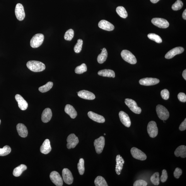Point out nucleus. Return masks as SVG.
Listing matches in <instances>:
<instances>
[{
  "label": "nucleus",
  "instance_id": "1",
  "mask_svg": "<svg viewBox=\"0 0 186 186\" xmlns=\"http://www.w3.org/2000/svg\"><path fill=\"white\" fill-rule=\"evenodd\" d=\"M26 65L29 69L34 72L42 71L46 68L45 65L43 63L35 60L28 61Z\"/></svg>",
  "mask_w": 186,
  "mask_h": 186
},
{
  "label": "nucleus",
  "instance_id": "2",
  "mask_svg": "<svg viewBox=\"0 0 186 186\" xmlns=\"http://www.w3.org/2000/svg\"><path fill=\"white\" fill-rule=\"evenodd\" d=\"M156 112L158 117L162 120H167L169 117V113L164 106L159 105L156 107Z\"/></svg>",
  "mask_w": 186,
  "mask_h": 186
},
{
  "label": "nucleus",
  "instance_id": "3",
  "mask_svg": "<svg viewBox=\"0 0 186 186\" xmlns=\"http://www.w3.org/2000/svg\"><path fill=\"white\" fill-rule=\"evenodd\" d=\"M121 55L123 59L129 63L133 65L137 63V60L136 57L129 50H122Z\"/></svg>",
  "mask_w": 186,
  "mask_h": 186
},
{
  "label": "nucleus",
  "instance_id": "4",
  "mask_svg": "<svg viewBox=\"0 0 186 186\" xmlns=\"http://www.w3.org/2000/svg\"><path fill=\"white\" fill-rule=\"evenodd\" d=\"M44 36L42 34H36L31 39L30 44L33 48H37L42 45L44 40Z\"/></svg>",
  "mask_w": 186,
  "mask_h": 186
},
{
  "label": "nucleus",
  "instance_id": "5",
  "mask_svg": "<svg viewBox=\"0 0 186 186\" xmlns=\"http://www.w3.org/2000/svg\"><path fill=\"white\" fill-rule=\"evenodd\" d=\"M125 103L133 112L137 114H140L141 108L138 107L136 101L132 99L127 98L125 100Z\"/></svg>",
  "mask_w": 186,
  "mask_h": 186
},
{
  "label": "nucleus",
  "instance_id": "6",
  "mask_svg": "<svg viewBox=\"0 0 186 186\" xmlns=\"http://www.w3.org/2000/svg\"><path fill=\"white\" fill-rule=\"evenodd\" d=\"M147 131L150 137L152 138H154L157 136L158 129L155 121H151L149 123L147 126Z\"/></svg>",
  "mask_w": 186,
  "mask_h": 186
},
{
  "label": "nucleus",
  "instance_id": "7",
  "mask_svg": "<svg viewBox=\"0 0 186 186\" xmlns=\"http://www.w3.org/2000/svg\"><path fill=\"white\" fill-rule=\"evenodd\" d=\"M96 153L100 154L102 153L105 145V139L103 136H101L95 140L94 142Z\"/></svg>",
  "mask_w": 186,
  "mask_h": 186
},
{
  "label": "nucleus",
  "instance_id": "8",
  "mask_svg": "<svg viewBox=\"0 0 186 186\" xmlns=\"http://www.w3.org/2000/svg\"><path fill=\"white\" fill-rule=\"evenodd\" d=\"M131 153L132 156L137 160L144 161L147 159V156L143 152L135 147L131 148Z\"/></svg>",
  "mask_w": 186,
  "mask_h": 186
},
{
  "label": "nucleus",
  "instance_id": "9",
  "mask_svg": "<svg viewBox=\"0 0 186 186\" xmlns=\"http://www.w3.org/2000/svg\"><path fill=\"white\" fill-rule=\"evenodd\" d=\"M67 148L68 149L74 148L79 142L78 137L74 134H70L68 137L67 140Z\"/></svg>",
  "mask_w": 186,
  "mask_h": 186
},
{
  "label": "nucleus",
  "instance_id": "10",
  "mask_svg": "<svg viewBox=\"0 0 186 186\" xmlns=\"http://www.w3.org/2000/svg\"><path fill=\"white\" fill-rule=\"evenodd\" d=\"M50 178L51 180L57 186H62L63 184V180L61 176L57 171H53L50 173Z\"/></svg>",
  "mask_w": 186,
  "mask_h": 186
},
{
  "label": "nucleus",
  "instance_id": "11",
  "mask_svg": "<svg viewBox=\"0 0 186 186\" xmlns=\"http://www.w3.org/2000/svg\"><path fill=\"white\" fill-rule=\"evenodd\" d=\"M151 22L154 25L161 28H166L169 26L168 21L163 18H153L152 19Z\"/></svg>",
  "mask_w": 186,
  "mask_h": 186
},
{
  "label": "nucleus",
  "instance_id": "12",
  "mask_svg": "<svg viewBox=\"0 0 186 186\" xmlns=\"http://www.w3.org/2000/svg\"><path fill=\"white\" fill-rule=\"evenodd\" d=\"M63 180L67 184L70 185L73 182L74 178L71 171L68 169L65 168L62 171Z\"/></svg>",
  "mask_w": 186,
  "mask_h": 186
},
{
  "label": "nucleus",
  "instance_id": "13",
  "mask_svg": "<svg viewBox=\"0 0 186 186\" xmlns=\"http://www.w3.org/2000/svg\"><path fill=\"white\" fill-rule=\"evenodd\" d=\"M15 14L17 19L19 21H22L25 18V14L24 7L21 4L16 5L15 9Z\"/></svg>",
  "mask_w": 186,
  "mask_h": 186
},
{
  "label": "nucleus",
  "instance_id": "14",
  "mask_svg": "<svg viewBox=\"0 0 186 186\" xmlns=\"http://www.w3.org/2000/svg\"><path fill=\"white\" fill-rule=\"evenodd\" d=\"M184 48L182 47H178L174 48L166 53L165 57L167 59L172 58L176 55L181 54L184 52Z\"/></svg>",
  "mask_w": 186,
  "mask_h": 186
},
{
  "label": "nucleus",
  "instance_id": "15",
  "mask_svg": "<svg viewBox=\"0 0 186 186\" xmlns=\"http://www.w3.org/2000/svg\"><path fill=\"white\" fill-rule=\"evenodd\" d=\"M160 82L158 79L152 78H146L142 79L139 81L141 85L145 86H150L156 85Z\"/></svg>",
  "mask_w": 186,
  "mask_h": 186
},
{
  "label": "nucleus",
  "instance_id": "16",
  "mask_svg": "<svg viewBox=\"0 0 186 186\" xmlns=\"http://www.w3.org/2000/svg\"><path fill=\"white\" fill-rule=\"evenodd\" d=\"M119 117L121 121L125 126L129 128L131 126V120L127 113L123 111H121L119 113Z\"/></svg>",
  "mask_w": 186,
  "mask_h": 186
},
{
  "label": "nucleus",
  "instance_id": "17",
  "mask_svg": "<svg viewBox=\"0 0 186 186\" xmlns=\"http://www.w3.org/2000/svg\"><path fill=\"white\" fill-rule=\"evenodd\" d=\"M78 95L79 97L88 100H93L96 98L93 93L86 90L79 91L78 93Z\"/></svg>",
  "mask_w": 186,
  "mask_h": 186
},
{
  "label": "nucleus",
  "instance_id": "18",
  "mask_svg": "<svg viewBox=\"0 0 186 186\" xmlns=\"http://www.w3.org/2000/svg\"><path fill=\"white\" fill-rule=\"evenodd\" d=\"M15 98L18 102V107L21 110H25L27 109L28 103L22 96L19 94H17L15 96Z\"/></svg>",
  "mask_w": 186,
  "mask_h": 186
},
{
  "label": "nucleus",
  "instance_id": "19",
  "mask_svg": "<svg viewBox=\"0 0 186 186\" xmlns=\"http://www.w3.org/2000/svg\"><path fill=\"white\" fill-rule=\"evenodd\" d=\"M99 27L103 30L111 31L114 30L115 27L109 22L105 20H101L98 24Z\"/></svg>",
  "mask_w": 186,
  "mask_h": 186
},
{
  "label": "nucleus",
  "instance_id": "20",
  "mask_svg": "<svg viewBox=\"0 0 186 186\" xmlns=\"http://www.w3.org/2000/svg\"><path fill=\"white\" fill-rule=\"evenodd\" d=\"M116 165L115 166V172L118 175H120L125 163L124 159L120 155H118L116 159Z\"/></svg>",
  "mask_w": 186,
  "mask_h": 186
},
{
  "label": "nucleus",
  "instance_id": "21",
  "mask_svg": "<svg viewBox=\"0 0 186 186\" xmlns=\"http://www.w3.org/2000/svg\"><path fill=\"white\" fill-rule=\"evenodd\" d=\"M51 150L52 148L49 140L48 139H46L40 147L41 153L43 154H47L49 153Z\"/></svg>",
  "mask_w": 186,
  "mask_h": 186
},
{
  "label": "nucleus",
  "instance_id": "22",
  "mask_svg": "<svg viewBox=\"0 0 186 186\" xmlns=\"http://www.w3.org/2000/svg\"><path fill=\"white\" fill-rule=\"evenodd\" d=\"M88 117L94 121L99 123H103L105 121L104 117L102 115H99L92 112H89L88 113Z\"/></svg>",
  "mask_w": 186,
  "mask_h": 186
},
{
  "label": "nucleus",
  "instance_id": "23",
  "mask_svg": "<svg viewBox=\"0 0 186 186\" xmlns=\"http://www.w3.org/2000/svg\"><path fill=\"white\" fill-rule=\"evenodd\" d=\"M52 117V113L51 110L49 108H47L43 110L42 115V121L44 123L49 122Z\"/></svg>",
  "mask_w": 186,
  "mask_h": 186
},
{
  "label": "nucleus",
  "instance_id": "24",
  "mask_svg": "<svg viewBox=\"0 0 186 186\" xmlns=\"http://www.w3.org/2000/svg\"><path fill=\"white\" fill-rule=\"evenodd\" d=\"M16 128L19 136L22 137H26L27 136L28 131L25 125L19 124L17 125Z\"/></svg>",
  "mask_w": 186,
  "mask_h": 186
},
{
  "label": "nucleus",
  "instance_id": "25",
  "mask_svg": "<svg viewBox=\"0 0 186 186\" xmlns=\"http://www.w3.org/2000/svg\"><path fill=\"white\" fill-rule=\"evenodd\" d=\"M65 111L72 119H75L77 116V113L76 110L73 106L71 105H66L65 107Z\"/></svg>",
  "mask_w": 186,
  "mask_h": 186
},
{
  "label": "nucleus",
  "instance_id": "26",
  "mask_svg": "<svg viewBox=\"0 0 186 186\" xmlns=\"http://www.w3.org/2000/svg\"><path fill=\"white\" fill-rule=\"evenodd\" d=\"M175 154L177 157L180 156L181 158H184L186 157V147L185 146H180L176 149Z\"/></svg>",
  "mask_w": 186,
  "mask_h": 186
},
{
  "label": "nucleus",
  "instance_id": "27",
  "mask_svg": "<svg viewBox=\"0 0 186 186\" xmlns=\"http://www.w3.org/2000/svg\"><path fill=\"white\" fill-rule=\"evenodd\" d=\"M98 74L99 75L104 77H112L114 78L115 77V72L110 69L101 70L99 71Z\"/></svg>",
  "mask_w": 186,
  "mask_h": 186
},
{
  "label": "nucleus",
  "instance_id": "28",
  "mask_svg": "<svg viewBox=\"0 0 186 186\" xmlns=\"http://www.w3.org/2000/svg\"><path fill=\"white\" fill-rule=\"evenodd\" d=\"M27 167L24 165H21L14 169L13 175L16 177H19L24 171L27 170Z\"/></svg>",
  "mask_w": 186,
  "mask_h": 186
},
{
  "label": "nucleus",
  "instance_id": "29",
  "mask_svg": "<svg viewBox=\"0 0 186 186\" xmlns=\"http://www.w3.org/2000/svg\"><path fill=\"white\" fill-rule=\"evenodd\" d=\"M101 54L98 55L97 58V61L99 63L102 64L104 62L108 57L107 50L105 48H103L102 50Z\"/></svg>",
  "mask_w": 186,
  "mask_h": 186
},
{
  "label": "nucleus",
  "instance_id": "30",
  "mask_svg": "<svg viewBox=\"0 0 186 186\" xmlns=\"http://www.w3.org/2000/svg\"><path fill=\"white\" fill-rule=\"evenodd\" d=\"M95 184L96 186H108L104 178L101 176H99L96 178Z\"/></svg>",
  "mask_w": 186,
  "mask_h": 186
},
{
  "label": "nucleus",
  "instance_id": "31",
  "mask_svg": "<svg viewBox=\"0 0 186 186\" xmlns=\"http://www.w3.org/2000/svg\"><path fill=\"white\" fill-rule=\"evenodd\" d=\"M116 12L118 15L122 18H125L128 17L127 12L124 7H118L116 8Z\"/></svg>",
  "mask_w": 186,
  "mask_h": 186
},
{
  "label": "nucleus",
  "instance_id": "32",
  "mask_svg": "<svg viewBox=\"0 0 186 186\" xmlns=\"http://www.w3.org/2000/svg\"><path fill=\"white\" fill-rule=\"evenodd\" d=\"M53 86V83L52 82H48V83L39 88V90L42 93H45L49 91L51 89Z\"/></svg>",
  "mask_w": 186,
  "mask_h": 186
},
{
  "label": "nucleus",
  "instance_id": "33",
  "mask_svg": "<svg viewBox=\"0 0 186 186\" xmlns=\"http://www.w3.org/2000/svg\"><path fill=\"white\" fill-rule=\"evenodd\" d=\"M148 37L149 39L153 40L156 43H161L162 42V39L160 36L155 33H149Z\"/></svg>",
  "mask_w": 186,
  "mask_h": 186
},
{
  "label": "nucleus",
  "instance_id": "34",
  "mask_svg": "<svg viewBox=\"0 0 186 186\" xmlns=\"http://www.w3.org/2000/svg\"><path fill=\"white\" fill-rule=\"evenodd\" d=\"M151 182L155 185H158L160 184V178H159V173L156 172L151 177Z\"/></svg>",
  "mask_w": 186,
  "mask_h": 186
},
{
  "label": "nucleus",
  "instance_id": "35",
  "mask_svg": "<svg viewBox=\"0 0 186 186\" xmlns=\"http://www.w3.org/2000/svg\"><path fill=\"white\" fill-rule=\"evenodd\" d=\"M87 68L85 64H83L80 66L77 67L75 69V72L77 74H81L87 71Z\"/></svg>",
  "mask_w": 186,
  "mask_h": 186
},
{
  "label": "nucleus",
  "instance_id": "36",
  "mask_svg": "<svg viewBox=\"0 0 186 186\" xmlns=\"http://www.w3.org/2000/svg\"><path fill=\"white\" fill-rule=\"evenodd\" d=\"M84 160L83 158L80 159L79 162L78 164V169L80 175H83L85 171L84 166Z\"/></svg>",
  "mask_w": 186,
  "mask_h": 186
},
{
  "label": "nucleus",
  "instance_id": "37",
  "mask_svg": "<svg viewBox=\"0 0 186 186\" xmlns=\"http://www.w3.org/2000/svg\"><path fill=\"white\" fill-rule=\"evenodd\" d=\"M11 149L8 146H4L2 148H0V156H5L11 153Z\"/></svg>",
  "mask_w": 186,
  "mask_h": 186
},
{
  "label": "nucleus",
  "instance_id": "38",
  "mask_svg": "<svg viewBox=\"0 0 186 186\" xmlns=\"http://www.w3.org/2000/svg\"><path fill=\"white\" fill-rule=\"evenodd\" d=\"M74 36V31L72 29H69L65 33V39L66 40L71 41L73 38Z\"/></svg>",
  "mask_w": 186,
  "mask_h": 186
},
{
  "label": "nucleus",
  "instance_id": "39",
  "mask_svg": "<svg viewBox=\"0 0 186 186\" xmlns=\"http://www.w3.org/2000/svg\"><path fill=\"white\" fill-rule=\"evenodd\" d=\"M83 42V40L81 39H79L77 41V42L74 47V50L75 52L79 53L81 52L82 49Z\"/></svg>",
  "mask_w": 186,
  "mask_h": 186
},
{
  "label": "nucleus",
  "instance_id": "40",
  "mask_svg": "<svg viewBox=\"0 0 186 186\" xmlns=\"http://www.w3.org/2000/svg\"><path fill=\"white\" fill-rule=\"evenodd\" d=\"M183 5V2L181 0H177L172 6V8L173 11L179 10L182 8Z\"/></svg>",
  "mask_w": 186,
  "mask_h": 186
},
{
  "label": "nucleus",
  "instance_id": "41",
  "mask_svg": "<svg viewBox=\"0 0 186 186\" xmlns=\"http://www.w3.org/2000/svg\"><path fill=\"white\" fill-rule=\"evenodd\" d=\"M161 95L162 97L164 100H167L169 98V92L166 89H164L161 92Z\"/></svg>",
  "mask_w": 186,
  "mask_h": 186
},
{
  "label": "nucleus",
  "instance_id": "42",
  "mask_svg": "<svg viewBox=\"0 0 186 186\" xmlns=\"http://www.w3.org/2000/svg\"><path fill=\"white\" fill-rule=\"evenodd\" d=\"M168 175L167 171L164 169L162 171V173L160 178L161 182L162 183L165 182L167 180Z\"/></svg>",
  "mask_w": 186,
  "mask_h": 186
},
{
  "label": "nucleus",
  "instance_id": "43",
  "mask_svg": "<svg viewBox=\"0 0 186 186\" xmlns=\"http://www.w3.org/2000/svg\"><path fill=\"white\" fill-rule=\"evenodd\" d=\"M147 183L145 181L139 180L136 181L134 183V186H146L147 185Z\"/></svg>",
  "mask_w": 186,
  "mask_h": 186
},
{
  "label": "nucleus",
  "instance_id": "44",
  "mask_svg": "<svg viewBox=\"0 0 186 186\" xmlns=\"http://www.w3.org/2000/svg\"><path fill=\"white\" fill-rule=\"evenodd\" d=\"M182 171L181 169L178 168H176L174 172V176L176 178H179L180 176L182 175Z\"/></svg>",
  "mask_w": 186,
  "mask_h": 186
},
{
  "label": "nucleus",
  "instance_id": "45",
  "mask_svg": "<svg viewBox=\"0 0 186 186\" xmlns=\"http://www.w3.org/2000/svg\"><path fill=\"white\" fill-rule=\"evenodd\" d=\"M178 97L181 102H186V96L185 94L183 93H178Z\"/></svg>",
  "mask_w": 186,
  "mask_h": 186
},
{
  "label": "nucleus",
  "instance_id": "46",
  "mask_svg": "<svg viewBox=\"0 0 186 186\" xmlns=\"http://www.w3.org/2000/svg\"><path fill=\"white\" fill-rule=\"evenodd\" d=\"M179 130L180 131H184L186 129V119H185L184 121H183L180 125L179 128Z\"/></svg>",
  "mask_w": 186,
  "mask_h": 186
},
{
  "label": "nucleus",
  "instance_id": "47",
  "mask_svg": "<svg viewBox=\"0 0 186 186\" xmlns=\"http://www.w3.org/2000/svg\"><path fill=\"white\" fill-rule=\"evenodd\" d=\"M182 17L183 19L186 20V9H185V10L183 11L182 14Z\"/></svg>",
  "mask_w": 186,
  "mask_h": 186
},
{
  "label": "nucleus",
  "instance_id": "48",
  "mask_svg": "<svg viewBox=\"0 0 186 186\" xmlns=\"http://www.w3.org/2000/svg\"><path fill=\"white\" fill-rule=\"evenodd\" d=\"M182 76L183 78H184L185 80H186V70L185 69L183 71L182 73Z\"/></svg>",
  "mask_w": 186,
  "mask_h": 186
},
{
  "label": "nucleus",
  "instance_id": "49",
  "mask_svg": "<svg viewBox=\"0 0 186 186\" xmlns=\"http://www.w3.org/2000/svg\"><path fill=\"white\" fill-rule=\"evenodd\" d=\"M150 1L152 3L155 4L158 2L160 0H150Z\"/></svg>",
  "mask_w": 186,
  "mask_h": 186
},
{
  "label": "nucleus",
  "instance_id": "50",
  "mask_svg": "<svg viewBox=\"0 0 186 186\" xmlns=\"http://www.w3.org/2000/svg\"><path fill=\"white\" fill-rule=\"evenodd\" d=\"M1 120H0V125H1Z\"/></svg>",
  "mask_w": 186,
  "mask_h": 186
},
{
  "label": "nucleus",
  "instance_id": "51",
  "mask_svg": "<svg viewBox=\"0 0 186 186\" xmlns=\"http://www.w3.org/2000/svg\"><path fill=\"white\" fill-rule=\"evenodd\" d=\"M104 135H106V134H104Z\"/></svg>",
  "mask_w": 186,
  "mask_h": 186
}]
</instances>
